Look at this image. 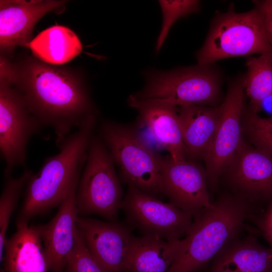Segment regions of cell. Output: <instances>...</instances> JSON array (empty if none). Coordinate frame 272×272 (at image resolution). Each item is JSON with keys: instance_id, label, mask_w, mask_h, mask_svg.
<instances>
[{"instance_id": "1", "label": "cell", "mask_w": 272, "mask_h": 272, "mask_svg": "<svg viewBox=\"0 0 272 272\" xmlns=\"http://www.w3.org/2000/svg\"><path fill=\"white\" fill-rule=\"evenodd\" d=\"M13 62L12 85L41 125L54 130L57 146L74 128L97 115L86 82L74 71L35 56Z\"/></svg>"}, {"instance_id": "2", "label": "cell", "mask_w": 272, "mask_h": 272, "mask_svg": "<svg viewBox=\"0 0 272 272\" xmlns=\"http://www.w3.org/2000/svg\"><path fill=\"white\" fill-rule=\"evenodd\" d=\"M96 123V115L88 118L57 146L59 152L47 157L40 170L32 174L26 184L24 202L16 222L28 223L60 205L81 176Z\"/></svg>"}, {"instance_id": "3", "label": "cell", "mask_w": 272, "mask_h": 272, "mask_svg": "<svg viewBox=\"0 0 272 272\" xmlns=\"http://www.w3.org/2000/svg\"><path fill=\"white\" fill-rule=\"evenodd\" d=\"M254 208L229 192L193 217L180 250L167 272H192L212 261L230 241L241 235Z\"/></svg>"}, {"instance_id": "4", "label": "cell", "mask_w": 272, "mask_h": 272, "mask_svg": "<svg viewBox=\"0 0 272 272\" xmlns=\"http://www.w3.org/2000/svg\"><path fill=\"white\" fill-rule=\"evenodd\" d=\"M146 85L128 99L141 102L216 106L221 97V75L213 64L144 72Z\"/></svg>"}, {"instance_id": "5", "label": "cell", "mask_w": 272, "mask_h": 272, "mask_svg": "<svg viewBox=\"0 0 272 272\" xmlns=\"http://www.w3.org/2000/svg\"><path fill=\"white\" fill-rule=\"evenodd\" d=\"M272 51L262 17L255 7L237 13L233 6L214 18L207 38L196 53L197 64L211 65L233 57Z\"/></svg>"}, {"instance_id": "6", "label": "cell", "mask_w": 272, "mask_h": 272, "mask_svg": "<svg viewBox=\"0 0 272 272\" xmlns=\"http://www.w3.org/2000/svg\"><path fill=\"white\" fill-rule=\"evenodd\" d=\"M100 127V138L128 185L154 197L164 194L163 157L129 128L111 121L102 123Z\"/></svg>"}, {"instance_id": "7", "label": "cell", "mask_w": 272, "mask_h": 272, "mask_svg": "<svg viewBox=\"0 0 272 272\" xmlns=\"http://www.w3.org/2000/svg\"><path fill=\"white\" fill-rule=\"evenodd\" d=\"M122 195L115 163L101 138L93 134L77 189L78 214H96L115 222Z\"/></svg>"}, {"instance_id": "8", "label": "cell", "mask_w": 272, "mask_h": 272, "mask_svg": "<svg viewBox=\"0 0 272 272\" xmlns=\"http://www.w3.org/2000/svg\"><path fill=\"white\" fill-rule=\"evenodd\" d=\"M127 224L145 236L167 241L182 239L193 217L170 203H166L137 188L128 185L120 205Z\"/></svg>"}, {"instance_id": "9", "label": "cell", "mask_w": 272, "mask_h": 272, "mask_svg": "<svg viewBox=\"0 0 272 272\" xmlns=\"http://www.w3.org/2000/svg\"><path fill=\"white\" fill-rule=\"evenodd\" d=\"M43 127L19 92L0 82V151L5 179L12 176L14 168L25 165L28 144Z\"/></svg>"}, {"instance_id": "10", "label": "cell", "mask_w": 272, "mask_h": 272, "mask_svg": "<svg viewBox=\"0 0 272 272\" xmlns=\"http://www.w3.org/2000/svg\"><path fill=\"white\" fill-rule=\"evenodd\" d=\"M243 76L234 79L222 102L219 125L203 158L209 187L217 188L219 179L236 155L244 138L242 117L245 105Z\"/></svg>"}, {"instance_id": "11", "label": "cell", "mask_w": 272, "mask_h": 272, "mask_svg": "<svg viewBox=\"0 0 272 272\" xmlns=\"http://www.w3.org/2000/svg\"><path fill=\"white\" fill-rule=\"evenodd\" d=\"M228 191L253 207L272 200V158L244 137L230 165L221 176Z\"/></svg>"}, {"instance_id": "12", "label": "cell", "mask_w": 272, "mask_h": 272, "mask_svg": "<svg viewBox=\"0 0 272 272\" xmlns=\"http://www.w3.org/2000/svg\"><path fill=\"white\" fill-rule=\"evenodd\" d=\"M161 177L163 194L184 212L194 217L212 206L205 169L196 163L163 157Z\"/></svg>"}, {"instance_id": "13", "label": "cell", "mask_w": 272, "mask_h": 272, "mask_svg": "<svg viewBox=\"0 0 272 272\" xmlns=\"http://www.w3.org/2000/svg\"><path fill=\"white\" fill-rule=\"evenodd\" d=\"M76 226L91 254L106 272H124L133 237L129 225L78 216Z\"/></svg>"}, {"instance_id": "14", "label": "cell", "mask_w": 272, "mask_h": 272, "mask_svg": "<svg viewBox=\"0 0 272 272\" xmlns=\"http://www.w3.org/2000/svg\"><path fill=\"white\" fill-rule=\"evenodd\" d=\"M66 1L1 0V55L7 56L17 46H28L37 23L47 14L62 11Z\"/></svg>"}, {"instance_id": "15", "label": "cell", "mask_w": 272, "mask_h": 272, "mask_svg": "<svg viewBox=\"0 0 272 272\" xmlns=\"http://www.w3.org/2000/svg\"><path fill=\"white\" fill-rule=\"evenodd\" d=\"M80 178L74 182L52 219L46 224L36 226L50 272L64 271L66 258L74 245L75 230L79 216L76 192Z\"/></svg>"}, {"instance_id": "16", "label": "cell", "mask_w": 272, "mask_h": 272, "mask_svg": "<svg viewBox=\"0 0 272 272\" xmlns=\"http://www.w3.org/2000/svg\"><path fill=\"white\" fill-rule=\"evenodd\" d=\"M129 106L139 112L144 124L157 144L168 151L174 160L187 159L178 121L177 107L168 104L127 100Z\"/></svg>"}, {"instance_id": "17", "label": "cell", "mask_w": 272, "mask_h": 272, "mask_svg": "<svg viewBox=\"0 0 272 272\" xmlns=\"http://www.w3.org/2000/svg\"><path fill=\"white\" fill-rule=\"evenodd\" d=\"M211 261L209 272H272V249L253 236H239Z\"/></svg>"}, {"instance_id": "18", "label": "cell", "mask_w": 272, "mask_h": 272, "mask_svg": "<svg viewBox=\"0 0 272 272\" xmlns=\"http://www.w3.org/2000/svg\"><path fill=\"white\" fill-rule=\"evenodd\" d=\"M177 108L179 123L188 156L203 159L219 125L222 103L216 106L185 105Z\"/></svg>"}, {"instance_id": "19", "label": "cell", "mask_w": 272, "mask_h": 272, "mask_svg": "<svg viewBox=\"0 0 272 272\" xmlns=\"http://www.w3.org/2000/svg\"><path fill=\"white\" fill-rule=\"evenodd\" d=\"M16 232L5 243L4 272H47L42 242L35 226L16 222Z\"/></svg>"}, {"instance_id": "20", "label": "cell", "mask_w": 272, "mask_h": 272, "mask_svg": "<svg viewBox=\"0 0 272 272\" xmlns=\"http://www.w3.org/2000/svg\"><path fill=\"white\" fill-rule=\"evenodd\" d=\"M183 240L133 236L124 272H167L179 253Z\"/></svg>"}, {"instance_id": "21", "label": "cell", "mask_w": 272, "mask_h": 272, "mask_svg": "<svg viewBox=\"0 0 272 272\" xmlns=\"http://www.w3.org/2000/svg\"><path fill=\"white\" fill-rule=\"evenodd\" d=\"M28 46L34 56L53 65L67 62L82 51V45L76 34L63 26H53L42 31Z\"/></svg>"}, {"instance_id": "22", "label": "cell", "mask_w": 272, "mask_h": 272, "mask_svg": "<svg viewBox=\"0 0 272 272\" xmlns=\"http://www.w3.org/2000/svg\"><path fill=\"white\" fill-rule=\"evenodd\" d=\"M246 66L243 86L249 99L247 107L258 113L263 101L272 95V51L248 58Z\"/></svg>"}, {"instance_id": "23", "label": "cell", "mask_w": 272, "mask_h": 272, "mask_svg": "<svg viewBox=\"0 0 272 272\" xmlns=\"http://www.w3.org/2000/svg\"><path fill=\"white\" fill-rule=\"evenodd\" d=\"M33 172L26 170L19 177L6 179L0 197V260L3 259L6 233L11 216L16 209L24 187Z\"/></svg>"}, {"instance_id": "24", "label": "cell", "mask_w": 272, "mask_h": 272, "mask_svg": "<svg viewBox=\"0 0 272 272\" xmlns=\"http://www.w3.org/2000/svg\"><path fill=\"white\" fill-rule=\"evenodd\" d=\"M244 137L249 143L272 158V124L245 104L242 117Z\"/></svg>"}, {"instance_id": "25", "label": "cell", "mask_w": 272, "mask_h": 272, "mask_svg": "<svg viewBox=\"0 0 272 272\" xmlns=\"http://www.w3.org/2000/svg\"><path fill=\"white\" fill-rule=\"evenodd\" d=\"M163 14V23L157 38L156 50L158 52L174 23L179 19L198 12L200 2L194 0L159 1Z\"/></svg>"}, {"instance_id": "26", "label": "cell", "mask_w": 272, "mask_h": 272, "mask_svg": "<svg viewBox=\"0 0 272 272\" xmlns=\"http://www.w3.org/2000/svg\"><path fill=\"white\" fill-rule=\"evenodd\" d=\"M75 240L69 254L63 272H106L88 249L77 226Z\"/></svg>"}, {"instance_id": "27", "label": "cell", "mask_w": 272, "mask_h": 272, "mask_svg": "<svg viewBox=\"0 0 272 272\" xmlns=\"http://www.w3.org/2000/svg\"><path fill=\"white\" fill-rule=\"evenodd\" d=\"M253 3L261 14L272 50V0L253 1Z\"/></svg>"}, {"instance_id": "28", "label": "cell", "mask_w": 272, "mask_h": 272, "mask_svg": "<svg viewBox=\"0 0 272 272\" xmlns=\"http://www.w3.org/2000/svg\"><path fill=\"white\" fill-rule=\"evenodd\" d=\"M250 220L254 222L272 249V223L261 215L257 216L255 213L251 216Z\"/></svg>"}, {"instance_id": "29", "label": "cell", "mask_w": 272, "mask_h": 272, "mask_svg": "<svg viewBox=\"0 0 272 272\" xmlns=\"http://www.w3.org/2000/svg\"><path fill=\"white\" fill-rule=\"evenodd\" d=\"M261 215L272 223V200L266 212Z\"/></svg>"}, {"instance_id": "30", "label": "cell", "mask_w": 272, "mask_h": 272, "mask_svg": "<svg viewBox=\"0 0 272 272\" xmlns=\"http://www.w3.org/2000/svg\"><path fill=\"white\" fill-rule=\"evenodd\" d=\"M267 119L272 124V115L270 117L267 118Z\"/></svg>"}, {"instance_id": "31", "label": "cell", "mask_w": 272, "mask_h": 272, "mask_svg": "<svg viewBox=\"0 0 272 272\" xmlns=\"http://www.w3.org/2000/svg\"><path fill=\"white\" fill-rule=\"evenodd\" d=\"M1 272H4L3 269L1 270Z\"/></svg>"}]
</instances>
